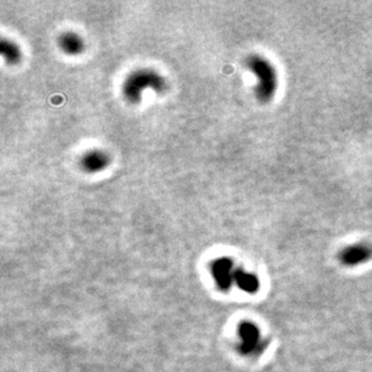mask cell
Returning <instances> with one entry per match:
<instances>
[{
	"instance_id": "1",
	"label": "cell",
	"mask_w": 372,
	"mask_h": 372,
	"mask_svg": "<svg viewBox=\"0 0 372 372\" xmlns=\"http://www.w3.org/2000/svg\"><path fill=\"white\" fill-rule=\"evenodd\" d=\"M168 88L165 77L153 69H138L130 72L122 85V95L129 104H138L142 93L147 89L155 93H164Z\"/></svg>"
},
{
	"instance_id": "2",
	"label": "cell",
	"mask_w": 372,
	"mask_h": 372,
	"mask_svg": "<svg viewBox=\"0 0 372 372\" xmlns=\"http://www.w3.org/2000/svg\"><path fill=\"white\" fill-rule=\"evenodd\" d=\"M246 67L257 77V99L264 104L271 102L277 89V74L273 65L262 55L253 54L247 58Z\"/></svg>"
},
{
	"instance_id": "3",
	"label": "cell",
	"mask_w": 372,
	"mask_h": 372,
	"mask_svg": "<svg viewBox=\"0 0 372 372\" xmlns=\"http://www.w3.org/2000/svg\"><path fill=\"white\" fill-rule=\"evenodd\" d=\"M239 350L243 356H259L266 348V342L254 323L243 322L239 325Z\"/></svg>"
},
{
	"instance_id": "4",
	"label": "cell",
	"mask_w": 372,
	"mask_h": 372,
	"mask_svg": "<svg viewBox=\"0 0 372 372\" xmlns=\"http://www.w3.org/2000/svg\"><path fill=\"white\" fill-rule=\"evenodd\" d=\"M211 275L216 284L221 290L227 291L235 284L236 266L232 259L228 257H220L211 263Z\"/></svg>"
},
{
	"instance_id": "5",
	"label": "cell",
	"mask_w": 372,
	"mask_h": 372,
	"mask_svg": "<svg viewBox=\"0 0 372 372\" xmlns=\"http://www.w3.org/2000/svg\"><path fill=\"white\" fill-rule=\"evenodd\" d=\"M341 264L352 267L370 262L372 259V246L368 243H356L343 248L339 254Z\"/></svg>"
},
{
	"instance_id": "6",
	"label": "cell",
	"mask_w": 372,
	"mask_h": 372,
	"mask_svg": "<svg viewBox=\"0 0 372 372\" xmlns=\"http://www.w3.org/2000/svg\"><path fill=\"white\" fill-rule=\"evenodd\" d=\"M110 164V157L102 149L87 151L80 159V166L87 173H96L105 170Z\"/></svg>"
},
{
	"instance_id": "7",
	"label": "cell",
	"mask_w": 372,
	"mask_h": 372,
	"mask_svg": "<svg viewBox=\"0 0 372 372\" xmlns=\"http://www.w3.org/2000/svg\"><path fill=\"white\" fill-rule=\"evenodd\" d=\"M58 46L68 55H77L85 50L82 37L74 32H64L58 37Z\"/></svg>"
},
{
	"instance_id": "8",
	"label": "cell",
	"mask_w": 372,
	"mask_h": 372,
	"mask_svg": "<svg viewBox=\"0 0 372 372\" xmlns=\"http://www.w3.org/2000/svg\"><path fill=\"white\" fill-rule=\"evenodd\" d=\"M235 284L245 293L256 294L259 290V278L254 273L247 272L242 267H236L235 271Z\"/></svg>"
},
{
	"instance_id": "9",
	"label": "cell",
	"mask_w": 372,
	"mask_h": 372,
	"mask_svg": "<svg viewBox=\"0 0 372 372\" xmlns=\"http://www.w3.org/2000/svg\"><path fill=\"white\" fill-rule=\"evenodd\" d=\"M0 52L4 57L5 62L10 65L18 64L22 59V51L18 47V45L13 43L12 40L3 39L2 45H0Z\"/></svg>"
}]
</instances>
